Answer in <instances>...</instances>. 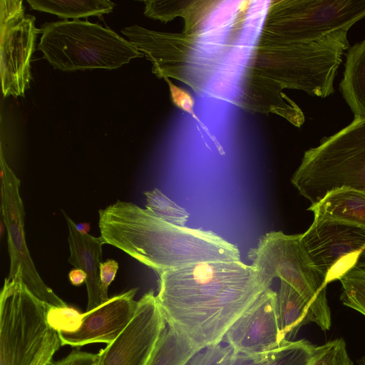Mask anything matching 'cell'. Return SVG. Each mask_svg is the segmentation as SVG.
<instances>
[{
    "instance_id": "6da1fadb",
    "label": "cell",
    "mask_w": 365,
    "mask_h": 365,
    "mask_svg": "<svg viewBox=\"0 0 365 365\" xmlns=\"http://www.w3.org/2000/svg\"><path fill=\"white\" fill-rule=\"evenodd\" d=\"M167 324L201 350L220 344L232 324L269 288L242 261L207 262L157 272Z\"/></svg>"
},
{
    "instance_id": "7a4b0ae2",
    "label": "cell",
    "mask_w": 365,
    "mask_h": 365,
    "mask_svg": "<svg viewBox=\"0 0 365 365\" xmlns=\"http://www.w3.org/2000/svg\"><path fill=\"white\" fill-rule=\"evenodd\" d=\"M101 237L156 272L207 262L241 261L237 247L212 231L172 224L118 200L99 210Z\"/></svg>"
},
{
    "instance_id": "3957f363",
    "label": "cell",
    "mask_w": 365,
    "mask_h": 365,
    "mask_svg": "<svg viewBox=\"0 0 365 365\" xmlns=\"http://www.w3.org/2000/svg\"><path fill=\"white\" fill-rule=\"evenodd\" d=\"M51 307L19 279H5L0 295V365H52L61 344L47 321Z\"/></svg>"
},
{
    "instance_id": "277c9868",
    "label": "cell",
    "mask_w": 365,
    "mask_h": 365,
    "mask_svg": "<svg viewBox=\"0 0 365 365\" xmlns=\"http://www.w3.org/2000/svg\"><path fill=\"white\" fill-rule=\"evenodd\" d=\"M291 181L311 205L338 189L365 192V118L354 117L307 150Z\"/></svg>"
},
{
    "instance_id": "5b68a950",
    "label": "cell",
    "mask_w": 365,
    "mask_h": 365,
    "mask_svg": "<svg viewBox=\"0 0 365 365\" xmlns=\"http://www.w3.org/2000/svg\"><path fill=\"white\" fill-rule=\"evenodd\" d=\"M41 31L38 50L54 68L63 71L113 70L143 56L113 30L88 21L47 22Z\"/></svg>"
},
{
    "instance_id": "8992f818",
    "label": "cell",
    "mask_w": 365,
    "mask_h": 365,
    "mask_svg": "<svg viewBox=\"0 0 365 365\" xmlns=\"http://www.w3.org/2000/svg\"><path fill=\"white\" fill-rule=\"evenodd\" d=\"M247 257L267 285L270 287L275 277L289 284L307 303L312 322L323 331L330 329L326 277L308 255L301 235L269 232L260 238L256 247L249 250Z\"/></svg>"
},
{
    "instance_id": "52a82bcc",
    "label": "cell",
    "mask_w": 365,
    "mask_h": 365,
    "mask_svg": "<svg viewBox=\"0 0 365 365\" xmlns=\"http://www.w3.org/2000/svg\"><path fill=\"white\" fill-rule=\"evenodd\" d=\"M1 165V215L5 224L10 257L9 279H20L39 299L51 306H68L41 279L29 252L24 232V210L19 193L21 182L4 159Z\"/></svg>"
},
{
    "instance_id": "ba28073f",
    "label": "cell",
    "mask_w": 365,
    "mask_h": 365,
    "mask_svg": "<svg viewBox=\"0 0 365 365\" xmlns=\"http://www.w3.org/2000/svg\"><path fill=\"white\" fill-rule=\"evenodd\" d=\"M301 240L327 283L352 268L365 269V227L335 220H314Z\"/></svg>"
},
{
    "instance_id": "9c48e42d",
    "label": "cell",
    "mask_w": 365,
    "mask_h": 365,
    "mask_svg": "<svg viewBox=\"0 0 365 365\" xmlns=\"http://www.w3.org/2000/svg\"><path fill=\"white\" fill-rule=\"evenodd\" d=\"M166 325L156 296L148 292L128 326L98 353L96 365H148Z\"/></svg>"
},
{
    "instance_id": "30bf717a",
    "label": "cell",
    "mask_w": 365,
    "mask_h": 365,
    "mask_svg": "<svg viewBox=\"0 0 365 365\" xmlns=\"http://www.w3.org/2000/svg\"><path fill=\"white\" fill-rule=\"evenodd\" d=\"M32 15L1 21V78L4 97L24 96L31 79V57L41 29Z\"/></svg>"
},
{
    "instance_id": "8fae6325",
    "label": "cell",
    "mask_w": 365,
    "mask_h": 365,
    "mask_svg": "<svg viewBox=\"0 0 365 365\" xmlns=\"http://www.w3.org/2000/svg\"><path fill=\"white\" fill-rule=\"evenodd\" d=\"M223 341L232 351L245 354L267 351L287 341L280 326L277 293L270 287L262 292L229 328Z\"/></svg>"
},
{
    "instance_id": "7c38bea8",
    "label": "cell",
    "mask_w": 365,
    "mask_h": 365,
    "mask_svg": "<svg viewBox=\"0 0 365 365\" xmlns=\"http://www.w3.org/2000/svg\"><path fill=\"white\" fill-rule=\"evenodd\" d=\"M133 288L109 298L95 309L82 315L80 327L73 332H61L62 346H81L93 343L114 341L133 319L138 305Z\"/></svg>"
},
{
    "instance_id": "4fadbf2b",
    "label": "cell",
    "mask_w": 365,
    "mask_h": 365,
    "mask_svg": "<svg viewBox=\"0 0 365 365\" xmlns=\"http://www.w3.org/2000/svg\"><path fill=\"white\" fill-rule=\"evenodd\" d=\"M68 229V245L70 257L68 262L83 270L87 274L86 282L88 293L86 312H89L102 304L100 288V266L102 263V247L106 244L100 236L78 232L74 222L64 213Z\"/></svg>"
},
{
    "instance_id": "5bb4252c",
    "label": "cell",
    "mask_w": 365,
    "mask_h": 365,
    "mask_svg": "<svg viewBox=\"0 0 365 365\" xmlns=\"http://www.w3.org/2000/svg\"><path fill=\"white\" fill-rule=\"evenodd\" d=\"M314 220H335L365 227V192L341 188L328 193L309 208Z\"/></svg>"
},
{
    "instance_id": "9a60e30c",
    "label": "cell",
    "mask_w": 365,
    "mask_h": 365,
    "mask_svg": "<svg viewBox=\"0 0 365 365\" xmlns=\"http://www.w3.org/2000/svg\"><path fill=\"white\" fill-rule=\"evenodd\" d=\"M315 347L306 339L285 341L279 346L261 353L232 351L227 365H308Z\"/></svg>"
},
{
    "instance_id": "2e32d148",
    "label": "cell",
    "mask_w": 365,
    "mask_h": 365,
    "mask_svg": "<svg viewBox=\"0 0 365 365\" xmlns=\"http://www.w3.org/2000/svg\"><path fill=\"white\" fill-rule=\"evenodd\" d=\"M339 89L354 117L365 118V40L349 48Z\"/></svg>"
},
{
    "instance_id": "e0dca14e",
    "label": "cell",
    "mask_w": 365,
    "mask_h": 365,
    "mask_svg": "<svg viewBox=\"0 0 365 365\" xmlns=\"http://www.w3.org/2000/svg\"><path fill=\"white\" fill-rule=\"evenodd\" d=\"M277 303L282 334L287 341H292L302 326L312 322L309 306L299 293L284 280L280 282Z\"/></svg>"
},
{
    "instance_id": "ac0fdd59",
    "label": "cell",
    "mask_w": 365,
    "mask_h": 365,
    "mask_svg": "<svg viewBox=\"0 0 365 365\" xmlns=\"http://www.w3.org/2000/svg\"><path fill=\"white\" fill-rule=\"evenodd\" d=\"M200 351L183 332L167 324L148 365H187Z\"/></svg>"
},
{
    "instance_id": "d6986e66",
    "label": "cell",
    "mask_w": 365,
    "mask_h": 365,
    "mask_svg": "<svg viewBox=\"0 0 365 365\" xmlns=\"http://www.w3.org/2000/svg\"><path fill=\"white\" fill-rule=\"evenodd\" d=\"M31 9L55 14L64 19L101 16L112 12L114 3L107 0L42 1L28 0Z\"/></svg>"
},
{
    "instance_id": "ffe728a7",
    "label": "cell",
    "mask_w": 365,
    "mask_h": 365,
    "mask_svg": "<svg viewBox=\"0 0 365 365\" xmlns=\"http://www.w3.org/2000/svg\"><path fill=\"white\" fill-rule=\"evenodd\" d=\"M339 280L341 284L342 304L365 316V269L352 268Z\"/></svg>"
},
{
    "instance_id": "44dd1931",
    "label": "cell",
    "mask_w": 365,
    "mask_h": 365,
    "mask_svg": "<svg viewBox=\"0 0 365 365\" xmlns=\"http://www.w3.org/2000/svg\"><path fill=\"white\" fill-rule=\"evenodd\" d=\"M146 208L165 221L180 226H185L189 213L182 207L165 196L160 190L155 188L144 192Z\"/></svg>"
},
{
    "instance_id": "7402d4cb",
    "label": "cell",
    "mask_w": 365,
    "mask_h": 365,
    "mask_svg": "<svg viewBox=\"0 0 365 365\" xmlns=\"http://www.w3.org/2000/svg\"><path fill=\"white\" fill-rule=\"evenodd\" d=\"M308 365H353L342 338L315 347Z\"/></svg>"
},
{
    "instance_id": "603a6c76",
    "label": "cell",
    "mask_w": 365,
    "mask_h": 365,
    "mask_svg": "<svg viewBox=\"0 0 365 365\" xmlns=\"http://www.w3.org/2000/svg\"><path fill=\"white\" fill-rule=\"evenodd\" d=\"M83 314L68 306L58 307L51 306L47 311V321L49 325L61 332H73L81 326Z\"/></svg>"
},
{
    "instance_id": "cb8c5ba5",
    "label": "cell",
    "mask_w": 365,
    "mask_h": 365,
    "mask_svg": "<svg viewBox=\"0 0 365 365\" xmlns=\"http://www.w3.org/2000/svg\"><path fill=\"white\" fill-rule=\"evenodd\" d=\"M232 353L230 346L220 344L201 350L187 365H227Z\"/></svg>"
},
{
    "instance_id": "d4e9b609",
    "label": "cell",
    "mask_w": 365,
    "mask_h": 365,
    "mask_svg": "<svg viewBox=\"0 0 365 365\" xmlns=\"http://www.w3.org/2000/svg\"><path fill=\"white\" fill-rule=\"evenodd\" d=\"M164 78L167 81L168 84L169 85L171 99L173 103L182 110L190 114L198 123L200 126L205 130V132L210 135V138L212 139V140L215 141L217 143L215 138H213V136L209 132L208 129L206 128L204 123L199 119L197 115L194 113V103L191 96L185 91L173 84L171 81H169V79H168L166 77Z\"/></svg>"
},
{
    "instance_id": "484cf974",
    "label": "cell",
    "mask_w": 365,
    "mask_h": 365,
    "mask_svg": "<svg viewBox=\"0 0 365 365\" xmlns=\"http://www.w3.org/2000/svg\"><path fill=\"white\" fill-rule=\"evenodd\" d=\"M118 269V262L113 259H108L101 264L100 288L102 303L109 299L108 295V287L114 280Z\"/></svg>"
},
{
    "instance_id": "4316f807",
    "label": "cell",
    "mask_w": 365,
    "mask_h": 365,
    "mask_svg": "<svg viewBox=\"0 0 365 365\" xmlns=\"http://www.w3.org/2000/svg\"><path fill=\"white\" fill-rule=\"evenodd\" d=\"M98 354L73 349L66 357L52 365H96Z\"/></svg>"
},
{
    "instance_id": "83f0119b",
    "label": "cell",
    "mask_w": 365,
    "mask_h": 365,
    "mask_svg": "<svg viewBox=\"0 0 365 365\" xmlns=\"http://www.w3.org/2000/svg\"><path fill=\"white\" fill-rule=\"evenodd\" d=\"M68 278L73 285L79 286L86 282L87 274L83 270L75 268L69 272Z\"/></svg>"
},
{
    "instance_id": "f1b7e54d",
    "label": "cell",
    "mask_w": 365,
    "mask_h": 365,
    "mask_svg": "<svg viewBox=\"0 0 365 365\" xmlns=\"http://www.w3.org/2000/svg\"><path fill=\"white\" fill-rule=\"evenodd\" d=\"M76 228L82 234H88L91 227L88 223H80L76 225Z\"/></svg>"
},
{
    "instance_id": "f546056e",
    "label": "cell",
    "mask_w": 365,
    "mask_h": 365,
    "mask_svg": "<svg viewBox=\"0 0 365 365\" xmlns=\"http://www.w3.org/2000/svg\"><path fill=\"white\" fill-rule=\"evenodd\" d=\"M359 365H365V357L360 361Z\"/></svg>"
}]
</instances>
